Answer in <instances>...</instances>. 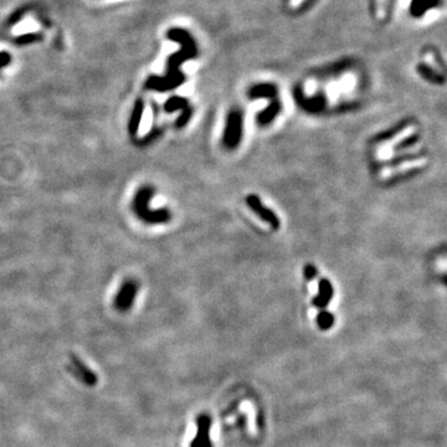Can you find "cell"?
<instances>
[{
    "label": "cell",
    "mask_w": 447,
    "mask_h": 447,
    "mask_svg": "<svg viewBox=\"0 0 447 447\" xmlns=\"http://www.w3.org/2000/svg\"><path fill=\"white\" fill-rule=\"evenodd\" d=\"M333 322H334V318H333V315L330 314L329 312H325V310H323V312H320L319 314H318L317 323H318V325H319L320 329H323V330L329 329V328L332 327Z\"/></svg>",
    "instance_id": "9c48e42d"
},
{
    "label": "cell",
    "mask_w": 447,
    "mask_h": 447,
    "mask_svg": "<svg viewBox=\"0 0 447 447\" xmlns=\"http://www.w3.org/2000/svg\"><path fill=\"white\" fill-rule=\"evenodd\" d=\"M333 296V287L328 280L319 281V295L315 297L314 304L318 308H324L330 302Z\"/></svg>",
    "instance_id": "52a82bcc"
},
{
    "label": "cell",
    "mask_w": 447,
    "mask_h": 447,
    "mask_svg": "<svg viewBox=\"0 0 447 447\" xmlns=\"http://www.w3.org/2000/svg\"><path fill=\"white\" fill-rule=\"evenodd\" d=\"M153 194L154 189L150 188V186H143L141 190L137 191L133 201L134 211H136L137 216H138L141 220L146 221V223L149 224L165 223V221H168L169 218H170V214H169L168 210H165V209L156 211L149 210L148 203L150 201Z\"/></svg>",
    "instance_id": "6da1fadb"
},
{
    "label": "cell",
    "mask_w": 447,
    "mask_h": 447,
    "mask_svg": "<svg viewBox=\"0 0 447 447\" xmlns=\"http://www.w3.org/2000/svg\"><path fill=\"white\" fill-rule=\"evenodd\" d=\"M277 112H278V106L277 104H273L270 109H267V111L263 112V113L261 114L260 122L261 123H267V122L272 121V118L276 116V114H277Z\"/></svg>",
    "instance_id": "8fae6325"
},
{
    "label": "cell",
    "mask_w": 447,
    "mask_h": 447,
    "mask_svg": "<svg viewBox=\"0 0 447 447\" xmlns=\"http://www.w3.org/2000/svg\"><path fill=\"white\" fill-rule=\"evenodd\" d=\"M178 108H188V103L185 102V99L178 98V97H173V98L169 99L165 103V111L166 112H173Z\"/></svg>",
    "instance_id": "30bf717a"
},
{
    "label": "cell",
    "mask_w": 447,
    "mask_h": 447,
    "mask_svg": "<svg viewBox=\"0 0 447 447\" xmlns=\"http://www.w3.org/2000/svg\"><path fill=\"white\" fill-rule=\"evenodd\" d=\"M69 370H71L77 379L88 386H94L98 382L97 375L76 355H71V365H69Z\"/></svg>",
    "instance_id": "277c9868"
},
{
    "label": "cell",
    "mask_w": 447,
    "mask_h": 447,
    "mask_svg": "<svg viewBox=\"0 0 447 447\" xmlns=\"http://www.w3.org/2000/svg\"><path fill=\"white\" fill-rule=\"evenodd\" d=\"M317 275V271H315V268L313 267V266H310V265H307L304 267V276H305V278H307V280H312L313 277H314V276Z\"/></svg>",
    "instance_id": "4fadbf2b"
},
{
    "label": "cell",
    "mask_w": 447,
    "mask_h": 447,
    "mask_svg": "<svg viewBox=\"0 0 447 447\" xmlns=\"http://www.w3.org/2000/svg\"><path fill=\"white\" fill-rule=\"evenodd\" d=\"M246 203H247V205H250V208L252 209V210L255 211L263 221L270 224L273 228L280 227V220L276 218V215L272 211L268 210L267 208H265V206L261 204L260 199H258L257 196L255 195L247 196V198H246Z\"/></svg>",
    "instance_id": "5b68a950"
},
{
    "label": "cell",
    "mask_w": 447,
    "mask_h": 447,
    "mask_svg": "<svg viewBox=\"0 0 447 447\" xmlns=\"http://www.w3.org/2000/svg\"><path fill=\"white\" fill-rule=\"evenodd\" d=\"M241 137V117L237 113H231L228 117L227 121V127H226L225 136H224V141H225L226 146L235 147L237 144V142L240 141Z\"/></svg>",
    "instance_id": "8992f818"
},
{
    "label": "cell",
    "mask_w": 447,
    "mask_h": 447,
    "mask_svg": "<svg viewBox=\"0 0 447 447\" xmlns=\"http://www.w3.org/2000/svg\"><path fill=\"white\" fill-rule=\"evenodd\" d=\"M196 435L191 441L190 447H213L210 440L211 419L206 414H201L196 417Z\"/></svg>",
    "instance_id": "3957f363"
},
{
    "label": "cell",
    "mask_w": 447,
    "mask_h": 447,
    "mask_svg": "<svg viewBox=\"0 0 447 447\" xmlns=\"http://www.w3.org/2000/svg\"><path fill=\"white\" fill-rule=\"evenodd\" d=\"M143 111H144V104L142 102V99H138L134 104V109L132 112L131 119H129L128 123V132L132 137H136L137 132H138L139 124H141L142 117H143Z\"/></svg>",
    "instance_id": "ba28073f"
},
{
    "label": "cell",
    "mask_w": 447,
    "mask_h": 447,
    "mask_svg": "<svg viewBox=\"0 0 447 447\" xmlns=\"http://www.w3.org/2000/svg\"><path fill=\"white\" fill-rule=\"evenodd\" d=\"M272 93H273V88L270 86L256 87V88H253V91H252L253 96H263V94H266V96H270V94H272Z\"/></svg>",
    "instance_id": "7c38bea8"
},
{
    "label": "cell",
    "mask_w": 447,
    "mask_h": 447,
    "mask_svg": "<svg viewBox=\"0 0 447 447\" xmlns=\"http://www.w3.org/2000/svg\"><path fill=\"white\" fill-rule=\"evenodd\" d=\"M137 291H138V286L134 281H126L117 293L116 299H114V307L119 312H127L128 309H131L134 303Z\"/></svg>",
    "instance_id": "7a4b0ae2"
}]
</instances>
